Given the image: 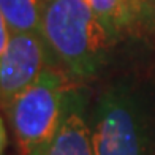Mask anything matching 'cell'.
<instances>
[{
	"instance_id": "7",
	"label": "cell",
	"mask_w": 155,
	"mask_h": 155,
	"mask_svg": "<svg viewBox=\"0 0 155 155\" xmlns=\"http://www.w3.org/2000/svg\"><path fill=\"white\" fill-rule=\"evenodd\" d=\"M0 18L13 32H40L41 0H0Z\"/></svg>"
},
{
	"instance_id": "5",
	"label": "cell",
	"mask_w": 155,
	"mask_h": 155,
	"mask_svg": "<svg viewBox=\"0 0 155 155\" xmlns=\"http://www.w3.org/2000/svg\"><path fill=\"white\" fill-rule=\"evenodd\" d=\"M87 92L73 87L68 97L65 114L46 155H95L87 116Z\"/></svg>"
},
{
	"instance_id": "4",
	"label": "cell",
	"mask_w": 155,
	"mask_h": 155,
	"mask_svg": "<svg viewBox=\"0 0 155 155\" xmlns=\"http://www.w3.org/2000/svg\"><path fill=\"white\" fill-rule=\"evenodd\" d=\"M57 62L41 32H13L0 52V100L6 111L48 67Z\"/></svg>"
},
{
	"instance_id": "8",
	"label": "cell",
	"mask_w": 155,
	"mask_h": 155,
	"mask_svg": "<svg viewBox=\"0 0 155 155\" xmlns=\"http://www.w3.org/2000/svg\"><path fill=\"white\" fill-rule=\"evenodd\" d=\"M2 155H3V153H2Z\"/></svg>"
},
{
	"instance_id": "3",
	"label": "cell",
	"mask_w": 155,
	"mask_h": 155,
	"mask_svg": "<svg viewBox=\"0 0 155 155\" xmlns=\"http://www.w3.org/2000/svg\"><path fill=\"white\" fill-rule=\"evenodd\" d=\"M68 76L67 70L48 67L6 109L22 155H46L74 87Z\"/></svg>"
},
{
	"instance_id": "1",
	"label": "cell",
	"mask_w": 155,
	"mask_h": 155,
	"mask_svg": "<svg viewBox=\"0 0 155 155\" xmlns=\"http://www.w3.org/2000/svg\"><path fill=\"white\" fill-rule=\"evenodd\" d=\"M40 32L63 70L78 79L100 73L116 41L86 0H41Z\"/></svg>"
},
{
	"instance_id": "2",
	"label": "cell",
	"mask_w": 155,
	"mask_h": 155,
	"mask_svg": "<svg viewBox=\"0 0 155 155\" xmlns=\"http://www.w3.org/2000/svg\"><path fill=\"white\" fill-rule=\"evenodd\" d=\"M90 135L95 155H152L149 104L131 86L116 84L98 97L90 114Z\"/></svg>"
},
{
	"instance_id": "6",
	"label": "cell",
	"mask_w": 155,
	"mask_h": 155,
	"mask_svg": "<svg viewBox=\"0 0 155 155\" xmlns=\"http://www.w3.org/2000/svg\"><path fill=\"white\" fill-rule=\"evenodd\" d=\"M97 16L103 21L112 37H119L133 29L139 18V5L136 0H86Z\"/></svg>"
}]
</instances>
